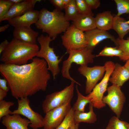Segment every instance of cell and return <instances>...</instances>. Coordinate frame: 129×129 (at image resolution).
I'll list each match as a JSON object with an SVG mask.
<instances>
[{"mask_svg":"<svg viewBox=\"0 0 129 129\" xmlns=\"http://www.w3.org/2000/svg\"><path fill=\"white\" fill-rule=\"evenodd\" d=\"M106 129H129V123L113 116L109 120Z\"/></svg>","mask_w":129,"mask_h":129,"instance_id":"27","label":"cell"},{"mask_svg":"<svg viewBox=\"0 0 129 129\" xmlns=\"http://www.w3.org/2000/svg\"><path fill=\"white\" fill-rule=\"evenodd\" d=\"M114 1L118 11L116 16H120L125 13L129 14V0H114Z\"/></svg>","mask_w":129,"mask_h":129,"instance_id":"29","label":"cell"},{"mask_svg":"<svg viewBox=\"0 0 129 129\" xmlns=\"http://www.w3.org/2000/svg\"><path fill=\"white\" fill-rule=\"evenodd\" d=\"M70 1L71 0H63L64 10L68 5Z\"/></svg>","mask_w":129,"mask_h":129,"instance_id":"39","label":"cell"},{"mask_svg":"<svg viewBox=\"0 0 129 129\" xmlns=\"http://www.w3.org/2000/svg\"><path fill=\"white\" fill-rule=\"evenodd\" d=\"M113 17L110 11L97 14L95 17L96 28L107 31L112 29Z\"/></svg>","mask_w":129,"mask_h":129,"instance_id":"20","label":"cell"},{"mask_svg":"<svg viewBox=\"0 0 129 129\" xmlns=\"http://www.w3.org/2000/svg\"><path fill=\"white\" fill-rule=\"evenodd\" d=\"M37 40L40 45V48L36 57L43 59L46 61L48 69L51 72L53 80H55L60 72L59 64L65 54L59 58V56L55 53L53 48L50 46V43L53 40L48 35L41 34Z\"/></svg>","mask_w":129,"mask_h":129,"instance_id":"4","label":"cell"},{"mask_svg":"<svg viewBox=\"0 0 129 129\" xmlns=\"http://www.w3.org/2000/svg\"><path fill=\"white\" fill-rule=\"evenodd\" d=\"M35 25L54 40L58 34L65 32L70 24L61 11L55 8L50 11L43 8L40 11L39 19Z\"/></svg>","mask_w":129,"mask_h":129,"instance_id":"3","label":"cell"},{"mask_svg":"<svg viewBox=\"0 0 129 129\" xmlns=\"http://www.w3.org/2000/svg\"><path fill=\"white\" fill-rule=\"evenodd\" d=\"M49 1L56 9L61 11L64 9L63 0H50Z\"/></svg>","mask_w":129,"mask_h":129,"instance_id":"34","label":"cell"},{"mask_svg":"<svg viewBox=\"0 0 129 129\" xmlns=\"http://www.w3.org/2000/svg\"><path fill=\"white\" fill-rule=\"evenodd\" d=\"M9 42L7 39H5L0 44V54H1L6 48Z\"/></svg>","mask_w":129,"mask_h":129,"instance_id":"36","label":"cell"},{"mask_svg":"<svg viewBox=\"0 0 129 129\" xmlns=\"http://www.w3.org/2000/svg\"><path fill=\"white\" fill-rule=\"evenodd\" d=\"M8 82L5 78L0 79V89L7 92L9 90V88L7 86Z\"/></svg>","mask_w":129,"mask_h":129,"instance_id":"35","label":"cell"},{"mask_svg":"<svg viewBox=\"0 0 129 129\" xmlns=\"http://www.w3.org/2000/svg\"><path fill=\"white\" fill-rule=\"evenodd\" d=\"M124 18L116 15L113 17L112 29L117 33L120 38L124 37L129 32V25Z\"/></svg>","mask_w":129,"mask_h":129,"instance_id":"22","label":"cell"},{"mask_svg":"<svg viewBox=\"0 0 129 129\" xmlns=\"http://www.w3.org/2000/svg\"><path fill=\"white\" fill-rule=\"evenodd\" d=\"M14 103L10 101L3 100L0 101V119L3 117L11 114L12 112L9 109L10 107Z\"/></svg>","mask_w":129,"mask_h":129,"instance_id":"30","label":"cell"},{"mask_svg":"<svg viewBox=\"0 0 129 129\" xmlns=\"http://www.w3.org/2000/svg\"><path fill=\"white\" fill-rule=\"evenodd\" d=\"M79 13L94 16L92 10L88 6L85 0H75Z\"/></svg>","mask_w":129,"mask_h":129,"instance_id":"31","label":"cell"},{"mask_svg":"<svg viewBox=\"0 0 129 129\" xmlns=\"http://www.w3.org/2000/svg\"><path fill=\"white\" fill-rule=\"evenodd\" d=\"M7 92L0 89V101L3 100L7 95Z\"/></svg>","mask_w":129,"mask_h":129,"instance_id":"37","label":"cell"},{"mask_svg":"<svg viewBox=\"0 0 129 129\" xmlns=\"http://www.w3.org/2000/svg\"><path fill=\"white\" fill-rule=\"evenodd\" d=\"M41 0H23L17 3L14 4L7 13L0 18V22L21 16L26 12L33 10L35 4Z\"/></svg>","mask_w":129,"mask_h":129,"instance_id":"14","label":"cell"},{"mask_svg":"<svg viewBox=\"0 0 129 129\" xmlns=\"http://www.w3.org/2000/svg\"></svg>","mask_w":129,"mask_h":129,"instance_id":"44","label":"cell"},{"mask_svg":"<svg viewBox=\"0 0 129 129\" xmlns=\"http://www.w3.org/2000/svg\"><path fill=\"white\" fill-rule=\"evenodd\" d=\"M39 50L37 44L26 43L14 38L1 54L0 60L5 64H26L36 57Z\"/></svg>","mask_w":129,"mask_h":129,"instance_id":"2","label":"cell"},{"mask_svg":"<svg viewBox=\"0 0 129 129\" xmlns=\"http://www.w3.org/2000/svg\"><path fill=\"white\" fill-rule=\"evenodd\" d=\"M85 38L87 42V47L92 51L97 44L102 40L108 39L116 44V39L107 31L97 28L85 32Z\"/></svg>","mask_w":129,"mask_h":129,"instance_id":"13","label":"cell"},{"mask_svg":"<svg viewBox=\"0 0 129 129\" xmlns=\"http://www.w3.org/2000/svg\"><path fill=\"white\" fill-rule=\"evenodd\" d=\"M75 88L77 98L72 108L74 111L84 112L85 107L87 104L91 103L90 101L87 96H85L80 93L77 85H76Z\"/></svg>","mask_w":129,"mask_h":129,"instance_id":"23","label":"cell"},{"mask_svg":"<svg viewBox=\"0 0 129 129\" xmlns=\"http://www.w3.org/2000/svg\"><path fill=\"white\" fill-rule=\"evenodd\" d=\"M13 33L14 38L18 40L26 43L37 44V39L39 33L31 27H14Z\"/></svg>","mask_w":129,"mask_h":129,"instance_id":"17","label":"cell"},{"mask_svg":"<svg viewBox=\"0 0 129 129\" xmlns=\"http://www.w3.org/2000/svg\"><path fill=\"white\" fill-rule=\"evenodd\" d=\"M1 122L7 129H28L30 124L29 119L22 118L17 114L3 117Z\"/></svg>","mask_w":129,"mask_h":129,"instance_id":"16","label":"cell"},{"mask_svg":"<svg viewBox=\"0 0 129 129\" xmlns=\"http://www.w3.org/2000/svg\"><path fill=\"white\" fill-rule=\"evenodd\" d=\"M106 68L103 66H95L92 67L80 66L78 68L79 72L86 79L85 93L89 94L97 84V83L102 77Z\"/></svg>","mask_w":129,"mask_h":129,"instance_id":"12","label":"cell"},{"mask_svg":"<svg viewBox=\"0 0 129 129\" xmlns=\"http://www.w3.org/2000/svg\"><path fill=\"white\" fill-rule=\"evenodd\" d=\"M18 107L12 112L11 114H21L26 117L30 122L29 125L32 129H38L43 127L44 119L38 113L35 112L31 108L27 97L17 99Z\"/></svg>","mask_w":129,"mask_h":129,"instance_id":"9","label":"cell"},{"mask_svg":"<svg viewBox=\"0 0 129 129\" xmlns=\"http://www.w3.org/2000/svg\"><path fill=\"white\" fill-rule=\"evenodd\" d=\"M74 111L71 108L62 123L55 129H71L75 124L74 119Z\"/></svg>","mask_w":129,"mask_h":129,"instance_id":"26","label":"cell"},{"mask_svg":"<svg viewBox=\"0 0 129 129\" xmlns=\"http://www.w3.org/2000/svg\"><path fill=\"white\" fill-rule=\"evenodd\" d=\"M79 125V124H75L74 127L71 129H78Z\"/></svg>","mask_w":129,"mask_h":129,"instance_id":"42","label":"cell"},{"mask_svg":"<svg viewBox=\"0 0 129 129\" xmlns=\"http://www.w3.org/2000/svg\"><path fill=\"white\" fill-rule=\"evenodd\" d=\"M40 11L32 10L20 16L11 18L7 21L9 24L14 28L30 27L31 25L35 24L39 19Z\"/></svg>","mask_w":129,"mask_h":129,"instance_id":"15","label":"cell"},{"mask_svg":"<svg viewBox=\"0 0 129 129\" xmlns=\"http://www.w3.org/2000/svg\"><path fill=\"white\" fill-rule=\"evenodd\" d=\"M127 22L128 24L129 25V20H128V21H127Z\"/></svg>","mask_w":129,"mask_h":129,"instance_id":"43","label":"cell"},{"mask_svg":"<svg viewBox=\"0 0 129 129\" xmlns=\"http://www.w3.org/2000/svg\"><path fill=\"white\" fill-rule=\"evenodd\" d=\"M48 71L45 60L37 57L24 65L0 64V74L7 81L12 96L17 99L45 91L51 78Z\"/></svg>","mask_w":129,"mask_h":129,"instance_id":"1","label":"cell"},{"mask_svg":"<svg viewBox=\"0 0 129 129\" xmlns=\"http://www.w3.org/2000/svg\"><path fill=\"white\" fill-rule=\"evenodd\" d=\"M106 68L105 74L101 81L97 84L91 92L87 96L89 98L93 107L100 109L105 106L102 101L103 95L107 90L108 82L115 66L113 62L109 61L104 64Z\"/></svg>","mask_w":129,"mask_h":129,"instance_id":"6","label":"cell"},{"mask_svg":"<svg viewBox=\"0 0 129 129\" xmlns=\"http://www.w3.org/2000/svg\"><path fill=\"white\" fill-rule=\"evenodd\" d=\"M85 1L92 10L97 9L100 5V1L99 0H85Z\"/></svg>","mask_w":129,"mask_h":129,"instance_id":"33","label":"cell"},{"mask_svg":"<svg viewBox=\"0 0 129 129\" xmlns=\"http://www.w3.org/2000/svg\"><path fill=\"white\" fill-rule=\"evenodd\" d=\"M124 66L129 72V59L126 61V62Z\"/></svg>","mask_w":129,"mask_h":129,"instance_id":"40","label":"cell"},{"mask_svg":"<svg viewBox=\"0 0 129 129\" xmlns=\"http://www.w3.org/2000/svg\"><path fill=\"white\" fill-rule=\"evenodd\" d=\"M116 47L123 53L122 56L119 59L124 61H126L129 59V39H121L118 37L116 39Z\"/></svg>","mask_w":129,"mask_h":129,"instance_id":"25","label":"cell"},{"mask_svg":"<svg viewBox=\"0 0 129 129\" xmlns=\"http://www.w3.org/2000/svg\"><path fill=\"white\" fill-rule=\"evenodd\" d=\"M122 51L117 47H115L105 46L96 57L100 56L113 57L117 56L119 58L122 55Z\"/></svg>","mask_w":129,"mask_h":129,"instance_id":"28","label":"cell"},{"mask_svg":"<svg viewBox=\"0 0 129 129\" xmlns=\"http://www.w3.org/2000/svg\"><path fill=\"white\" fill-rule=\"evenodd\" d=\"M10 25L9 24H6L3 26H1L0 27V32H4L10 26Z\"/></svg>","mask_w":129,"mask_h":129,"instance_id":"38","label":"cell"},{"mask_svg":"<svg viewBox=\"0 0 129 129\" xmlns=\"http://www.w3.org/2000/svg\"><path fill=\"white\" fill-rule=\"evenodd\" d=\"M75 83V82L71 81L69 86L62 90L47 95L42 104L44 113H46L54 108L71 101L73 96Z\"/></svg>","mask_w":129,"mask_h":129,"instance_id":"7","label":"cell"},{"mask_svg":"<svg viewBox=\"0 0 129 129\" xmlns=\"http://www.w3.org/2000/svg\"><path fill=\"white\" fill-rule=\"evenodd\" d=\"M11 1L13 2L14 4L17 3H20L23 0H10Z\"/></svg>","mask_w":129,"mask_h":129,"instance_id":"41","label":"cell"},{"mask_svg":"<svg viewBox=\"0 0 129 129\" xmlns=\"http://www.w3.org/2000/svg\"><path fill=\"white\" fill-rule=\"evenodd\" d=\"M62 44L66 50V53L71 50L87 47L85 33L73 24L70 25L61 36Z\"/></svg>","mask_w":129,"mask_h":129,"instance_id":"8","label":"cell"},{"mask_svg":"<svg viewBox=\"0 0 129 129\" xmlns=\"http://www.w3.org/2000/svg\"><path fill=\"white\" fill-rule=\"evenodd\" d=\"M71 101L46 113L44 118V129H55L63 121L71 108Z\"/></svg>","mask_w":129,"mask_h":129,"instance_id":"11","label":"cell"},{"mask_svg":"<svg viewBox=\"0 0 129 129\" xmlns=\"http://www.w3.org/2000/svg\"><path fill=\"white\" fill-rule=\"evenodd\" d=\"M107 91L108 94L103 97V102L107 104L117 117L119 118L125 101V96L121 87L115 84L108 87Z\"/></svg>","mask_w":129,"mask_h":129,"instance_id":"10","label":"cell"},{"mask_svg":"<svg viewBox=\"0 0 129 129\" xmlns=\"http://www.w3.org/2000/svg\"><path fill=\"white\" fill-rule=\"evenodd\" d=\"M92 51L87 47L78 49L73 50L68 53L69 57L63 63L61 73L63 77L74 81L78 85H81L75 80L70 75L69 70L73 63H75L80 66H87L89 63H93L96 55L92 53Z\"/></svg>","mask_w":129,"mask_h":129,"instance_id":"5","label":"cell"},{"mask_svg":"<svg viewBox=\"0 0 129 129\" xmlns=\"http://www.w3.org/2000/svg\"><path fill=\"white\" fill-rule=\"evenodd\" d=\"M14 4L10 0H0V18L7 13Z\"/></svg>","mask_w":129,"mask_h":129,"instance_id":"32","label":"cell"},{"mask_svg":"<svg viewBox=\"0 0 129 129\" xmlns=\"http://www.w3.org/2000/svg\"><path fill=\"white\" fill-rule=\"evenodd\" d=\"M93 106L92 104L89 103V111L85 113L74 111V117L75 124L83 122L90 123H94L97 120L96 114L93 109Z\"/></svg>","mask_w":129,"mask_h":129,"instance_id":"21","label":"cell"},{"mask_svg":"<svg viewBox=\"0 0 129 129\" xmlns=\"http://www.w3.org/2000/svg\"><path fill=\"white\" fill-rule=\"evenodd\" d=\"M73 23L76 27L83 32L96 28L95 18L90 15L79 13L73 21Z\"/></svg>","mask_w":129,"mask_h":129,"instance_id":"18","label":"cell"},{"mask_svg":"<svg viewBox=\"0 0 129 129\" xmlns=\"http://www.w3.org/2000/svg\"><path fill=\"white\" fill-rule=\"evenodd\" d=\"M111 76L109 81L121 87L129 79V72L124 66L116 64Z\"/></svg>","mask_w":129,"mask_h":129,"instance_id":"19","label":"cell"},{"mask_svg":"<svg viewBox=\"0 0 129 129\" xmlns=\"http://www.w3.org/2000/svg\"><path fill=\"white\" fill-rule=\"evenodd\" d=\"M64 10V17L69 22L73 21L79 14L75 0H71L68 5Z\"/></svg>","mask_w":129,"mask_h":129,"instance_id":"24","label":"cell"}]
</instances>
